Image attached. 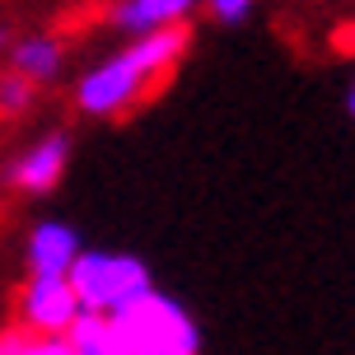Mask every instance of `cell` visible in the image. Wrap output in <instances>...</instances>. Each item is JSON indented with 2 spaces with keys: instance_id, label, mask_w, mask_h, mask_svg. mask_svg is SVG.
<instances>
[{
  "instance_id": "6da1fadb",
  "label": "cell",
  "mask_w": 355,
  "mask_h": 355,
  "mask_svg": "<svg viewBox=\"0 0 355 355\" xmlns=\"http://www.w3.org/2000/svg\"><path fill=\"white\" fill-rule=\"evenodd\" d=\"M112 327V355H196L201 351V332L187 318V309L168 295H145L136 309H126Z\"/></svg>"
},
{
  "instance_id": "7a4b0ae2",
  "label": "cell",
  "mask_w": 355,
  "mask_h": 355,
  "mask_svg": "<svg viewBox=\"0 0 355 355\" xmlns=\"http://www.w3.org/2000/svg\"><path fill=\"white\" fill-rule=\"evenodd\" d=\"M75 300L85 313H103L117 318L126 309H136L145 295H155V281L145 271L141 257H126V252H80L75 266L66 271Z\"/></svg>"
},
{
  "instance_id": "3957f363",
  "label": "cell",
  "mask_w": 355,
  "mask_h": 355,
  "mask_svg": "<svg viewBox=\"0 0 355 355\" xmlns=\"http://www.w3.org/2000/svg\"><path fill=\"white\" fill-rule=\"evenodd\" d=\"M150 94H159V89L150 85L126 56H112L103 61L98 71H89L75 89V103L85 117H126L131 107H141Z\"/></svg>"
},
{
  "instance_id": "277c9868",
  "label": "cell",
  "mask_w": 355,
  "mask_h": 355,
  "mask_svg": "<svg viewBox=\"0 0 355 355\" xmlns=\"http://www.w3.org/2000/svg\"><path fill=\"white\" fill-rule=\"evenodd\" d=\"M80 313L85 309L66 276H33L28 290L19 295V318H24L19 327H28L33 337H66Z\"/></svg>"
},
{
  "instance_id": "5b68a950",
  "label": "cell",
  "mask_w": 355,
  "mask_h": 355,
  "mask_svg": "<svg viewBox=\"0 0 355 355\" xmlns=\"http://www.w3.org/2000/svg\"><path fill=\"white\" fill-rule=\"evenodd\" d=\"M66 159H71V141L56 131V136H47V141H37L33 150H24V155L5 168V182H10L15 192L42 196V192H52L56 182H61Z\"/></svg>"
},
{
  "instance_id": "8992f818",
  "label": "cell",
  "mask_w": 355,
  "mask_h": 355,
  "mask_svg": "<svg viewBox=\"0 0 355 355\" xmlns=\"http://www.w3.org/2000/svg\"><path fill=\"white\" fill-rule=\"evenodd\" d=\"M80 234L61 220H42L33 234H28V266L33 276H66L80 257Z\"/></svg>"
},
{
  "instance_id": "52a82bcc",
  "label": "cell",
  "mask_w": 355,
  "mask_h": 355,
  "mask_svg": "<svg viewBox=\"0 0 355 355\" xmlns=\"http://www.w3.org/2000/svg\"><path fill=\"white\" fill-rule=\"evenodd\" d=\"M192 5L196 0H122V5L107 10V24L145 37V33H159V28L182 24V19L192 15Z\"/></svg>"
},
{
  "instance_id": "ba28073f",
  "label": "cell",
  "mask_w": 355,
  "mask_h": 355,
  "mask_svg": "<svg viewBox=\"0 0 355 355\" xmlns=\"http://www.w3.org/2000/svg\"><path fill=\"white\" fill-rule=\"evenodd\" d=\"M10 71L33 80V85H52L61 71V42L56 37H24L10 52Z\"/></svg>"
},
{
  "instance_id": "9c48e42d",
  "label": "cell",
  "mask_w": 355,
  "mask_h": 355,
  "mask_svg": "<svg viewBox=\"0 0 355 355\" xmlns=\"http://www.w3.org/2000/svg\"><path fill=\"white\" fill-rule=\"evenodd\" d=\"M66 346L71 355H112V327L103 313H80L66 332Z\"/></svg>"
},
{
  "instance_id": "30bf717a",
  "label": "cell",
  "mask_w": 355,
  "mask_h": 355,
  "mask_svg": "<svg viewBox=\"0 0 355 355\" xmlns=\"http://www.w3.org/2000/svg\"><path fill=\"white\" fill-rule=\"evenodd\" d=\"M33 98H37L33 80H24V75H15V71L0 75V117H5V122H10V117H24V112L33 107Z\"/></svg>"
},
{
  "instance_id": "8fae6325",
  "label": "cell",
  "mask_w": 355,
  "mask_h": 355,
  "mask_svg": "<svg viewBox=\"0 0 355 355\" xmlns=\"http://www.w3.org/2000/svg\"><path fill=\"white\" fill-rule=\"evenodd\" d=\"M5 346H10V355H71L66 337H33L28 327H10Z\"/></svg>"
},
{
  "instance_id": "7c38bea8",
  "label": "cell",
  "mask_w": 355,
  "mask_h": 355,
  "mask_svg": "<svg viewBox=\"0 0 355 355\" xmlns=\"http://www.w3.org/2000/svg\"><path fill=\"white\" fill-rule=\"evenodd\" d=\"M206 10H211L220 24H243L252 10V0H206Z\"/></svg>"
},
{
  "instance_id": "4fadbf2b",
  "label": "cell",
  "mask_w": 355,
  "mask_h": 355,
  "mask_svg": "<svg viewBox=\"0 0 355 355\" xmlns=\"http://www.w3.org/2000/svg\"><path fill=\"white\" fill-rule=\"evenodd\" d=\"M346 107H351V117H355V85H351V98H346Z\"/></svg>"
},
{
  "instance_id": "5bb4252c",
  "label": "cell",
  "mask_w": 355,
  "mask_h": 355,
  "mask_svg": "<svg viewBox=\"0 0 355 355\" xmlns=\"http://www.w3.org/2000/svg\"><path fill=\"white\" fill-rule=\"evenodd\" d=\"M0 355H10V346H5V337H0Z\"/></svg>"
},
{
  "instance_id": "9a60e30c",
  "label": "cell",
  "mask_w": 355,
  "mask_h": 355,
  "mask_svg": "<svg viewBox=\"0 0 355 355\" xmlns=\"http://www.w3.org/2000/svg\"><path fill=\"white\" fill-rule=\"evenodd\" d=\"M0 52H5V28H0Z\"/></svg>"
}]
</instances>
